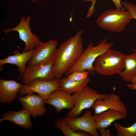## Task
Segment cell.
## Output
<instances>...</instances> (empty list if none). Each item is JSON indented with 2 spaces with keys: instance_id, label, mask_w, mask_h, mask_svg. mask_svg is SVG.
Here are the masks:
<instances>
[{
  "instance_id": "24",
  "label": "cell",
  "mask_w": 136,
  "mask_h": 136,
  "mask_svg": "<svg viewBox=\"0 0 136 136\" xmlns=\"http://www.w3.org/2000/svg\"><path fill=\"white\" fill-rule=\"evenodd\" d=\"M96 0H84L85 1L91 2L92 5L87 14V16L89 17L91 16L95 11L94 5Z\"/></svg>"
},
{
  "instance_id": "29",
  "label": "cell",
  "mask_w": 136,
  "mask_h": 136,
  "mask_svg": "<svg viewBox=\"0 0 136 136\" xmlns=\"http://www.w3.org/2000/svg\"><path fill=\"white\" fill-rule=\"evenodd\" d=\"M31 2L35 3L38 4L40 5V3H39L37 0H30Z\"/></svg>"
},
{
  "instance_id": "23",
  "label": "cell",
  "mask_w": 136,
  "mask_h": 136,
  "mask_svg": "<svg viewBox=\"0 0 136 136\" xmlns=\"http://www.w3.org/2000/svg\"><path fill=\"white\" fill-rule=\"evenodd\" d=\"M121 4L123 5L125 9L129 11L133 19L136 20V6L130 3H127L126 2L121 3Z\"/></svg>"
},
{
  "instance_id": "11",
  "label": "cell",
  "mask_w": 136,
  "mask_h": 136,
  "mask_svg": "<svg viewBox=\"0 0 136 136\" xmlns=\"http://www.w3.org/2000/svg\"><path fill=\"white\" fill-rule=\"evenodd\" d=\"M91 108L94 110V114L109 109L115 110L124 114H128L127 109L124 104L121 100L120 96L114 94H109L104 99H97Z\"/></svg>"
},
{
  "instance_id": "14",
  "label": "cell",
  "mask_w": 136,
  "mask_h": 136,
  "mask_svg": "<svg viewBox=\"0 0 136 136\" xmlns=\"http://www.w3.org/2000/svg\"><path fill=\"white\" fill-rule=\"evenodd\" d=\"M45 102L46 103L54 106L57 113L64 109H72L74 106L71 94L59 90L52 92Z\"/></svg>"
},
{
  "instance_id": "4",
  "label": "cell",
  "mask_w": 136,
  "mask_h": 136,
  "mask_svg": "<svg viewBox=\"0 0 136 136\" xmlns=\"http://www.w3.org/2000/svg\"><path fill=\"white\" fill-rule=\"evenodd\" d=\"M125 56L121 52L110 49L96 59L94 70L103 75L119 74L124 69Z\"/></svg>"
},
{
  "instance_id": "10",
  "label": "cell",
  "mask_w": 136,
  "mask_h": 136,
  "mask_svg": "<svg viewBox=\"0 0 136 136\" xmlns=\"http://www.w3.org/2000/svg\"><path fill=\"white\" fill-rule=\"evenodd\" d=\"M58 42L51 40L42 41L33 49L32 56L27 65L36 64H46L55 59Z\"/></svg>"
},
{
  "instance_id": "2",
  "label": "cell",
  "mask_w": 136,
  "mask_h": 136,
  "mask_svg": "<svg viewBox=\"0 0 136 136\" xmlns=\"http://www.w3.org/2000/svg\"><path fill=\"white\" fill-rule=\"evenodd\" d=\"M113 42H108L107 38L102 39L97 45L94 46L90 41L87 48L73 66L64 74L67 76L74 72L87 70L89 74H93L95 71L93 62L101 54L113 46Z\"/></svg>"
},
{
  "instance_id": "3",
  "label": "cell",
  "mask_w": 136,
  "mask_h": 136,
  "mask_svg": "<svg viewBox=\"0 0 136 136\" xmlns=\"http://www.w3.org/2000/svg\"><path fill=\"white\" fill-rule=\"evenodd\" d=\"M132 19L129 11H123L116 8L104 11L98 17L96 22L103 29L119 33L124 30Z\"/></svg>"
},
{
  "instance_id": "26",
  "label": "cell",
  "mask_w": 136,
  "mask_h": 136,
  "mask_svg": "<svg viewBox=\"0 0 136 136\" xmlns=\"http://www.w3.org/2000/svg\"><path fill=\"white\" fill-rule=\"evenodd\" d=\"M113 2L116 8L123 11H125V9L122 6L121 0H111Z\"/></svg>"
},
{
  "instance_id": "7",
  "label": "cell",
  "mask_w": 136,
  "mask_h": 136,
  "mask_svg": "<svg viewBox=\"0 0 136 136\" xmlns=\"http://www.w3.org/2000/svg\"><path fill=\"white\" fill-rule=\"evenodd\" d=\"M31 17L28 16L21 17L20 22L16 26L12 28L3 30L6 35L12 31H17L20 39L25 43L24 51L34 49L42 41L39 38L32 32L30 27Z\"/></svg>"
},
{
  "instance_id": "30",
  "label": "cell",
  "mask_w": 136,
  "mask_h": 136,
  "mask_svg": "<svg viewBox=\"0 0 136 136\" xmlns=\"http://www.w3.org/2000/svg\"><path fill=\"white\" fill-rule=\"evenodd\" d=\"M131 49L133 52H136V49H134L133 48H131Z\"/></svg>"
},
{
  "instance_id": "27",
  "label": "cell",
  "mask_w": 136,
  "mask_h": 136,
  "mask_svg": "<svg viewBox=\"0 0 136 136\" xmlns=\"http://www.w3.org/2000/svg\"><path fill=\"white\" fill-rule=\"evenodd\" d=\"M126 85L131 90H136V84L129 83L126 84Z\"/></svg>"
},
{
  "instance_id": "16",
  "label": "cell",
  "mask_w": 136,
  "mask_h": 136,
  "mask_svg": "<svg viewBox=\"0 0 136 136\" xmlns=\"http://www.w3.org/2000/svg\"><path fill=\"white\" fill-rule=\"evenodd\" d=\"M31 115L29 111L23 108L18 111H9L3 113L0 122L9 121L24 129H29L33 125L30 119Z\"/></svg>"
},
{
  "instance_id": "6",
  "label": "cell",
  "mask_w": 136,
  "mask_h": 136,
  "mask_svg": "<svg viewBox=\"0 0 136 136\" xmlns=\"http://www.w3.org/2000/svg\"><path fill=\"white\" fill-rule=\"evenodd\" d=\"M59 79L55 78L48 81L35 80L27 84H23L18 95L21 97L26 94L36 93L45 101L52 92L59 90Z\"/></svg>"
},
{
  "instance_id": "13",
  "label": "cell",
  "mask_w": 136,
  "mask_h": 136,
  "mask_svg": "<svg viewBox=\"0 0 136 136\" xmlns=\"http://www.w3.org/2000/svg\"><path fill=\"white\" fill-rule=\"evenodd\" d=\"M23 85L13 80H0V103L11 104L16 99Z\"/></svg>"
},
{
  "instance_id": "22",
  "label": "cell",
  "mask_w": 136,
  "mask_h": 136,
  "mask_svg": "<svg viewBox=\"0 0 136 136\" xmlns=\"http://www.w3.org/2000/svg\"><path fill=\"white\" fill-rule=\"evenodd\" d=\"M89 73L87 71H76L70 74L67 76L70 79L77 81H80L88 78Z\"/></svg>"
},
{
  "instance_id": "17",
  "label": "cell",
  "mask_w": 136,
  "mask_h": 136,
  "mask_svg": "<svg viewBox=\"0 0 136 136\" xmlns=\"http://www.w3.org/2000/svg\"><path fill=\"white\" fill-rule=\"evenodd\" d=\"M128 115L116 110L109 109L93 115L97 129L107 128L117 120L125 119Z\"/></svg>"
},
{
  "instance_id": "8",
  "label": "cell",
  "mask_w": 136,
  "mask_h": 136,
  "mask_svg": "<svg viewBox=\"0 0 136 136\" xmlns=\"http://www.w3.org/2000/svg\"><path fill=\"white\" fill-rule=\"evenodd\" d=\"M55 59L46 64L27 65L22 76L21 83L26 84L35 80L48 81L55 78L53 70Z\"/></svg>"
},
{
  "instance_id": "9",
  "label": "cell",
  "mask_w": 136,
  "mask_h": 136,
  "mask_svg": "<svg viewBox=\"0 0 136 136\" xmlns=\"http://www.w3.org/2000/svg\"><path fill=\"white\" fill-rule=\"evenodd\" d=\"M62 119L74 131H82L92 136H99L95 121L91 111L88 110L82 116L68 117Z\"/></svg>"
},
{
  "instance_id": "12",
  "label": "cell",
  "mask_w": 136,
  "mask_h": 136,
  "mask_svg": "<svg viewBox=\"0 0 136 136\" xmlns=\"http://www.w3.org/2000/svg\"><path fill=\"white\" fill-rule=\"evenodd\" d=\"M24 96H19L18 99L23 108L27 110L34 118L43 116L47 112L45 101L39 95L33 93L27 94Z\"/></svg>"
},
{
  "instance_id": "21",
  "label": "cell",
  "mask_w": 136,
  "mask_h": 136,
  "mask_svg": "<svg viewBox=\"0 0 136 136\" xmlns=\"http://www.w3.org/2000/svg\"><path fill=\"white\" fill-rule=\"evenodd\" d=\"M114 125L117 136H136V122L128 127L123 126L117 122H114Z\"/></svg>"
},
{
  "instance_id": "18",
  "label": "cell",
  "mask_w": 136,
  "mask_h": 136,
  "mask_svg": "<svg viewBox=\"0 0 136 136\" xmlns=\"http://www.w3.org/2000/svg\"><path fill=\"white\" fill-rule=\"evenodd\" d=\"M124 70L119 74L123 80L127 82H131L136 75V52L125 55Z\"/></svg>"
},
{
  "instance_id": "5",
  "label": "cell",
  "mask_w": 136,
  "mask_h": 136,
  "mask_svg": "<svg viewBox=\"0 0 136 136\" xmlns=\"http://www.w3.org/2000/svg\"><path fill=\"white\" fill-rule=\"evenodd\" d=\"M109 95L99 93L87 85L81 90L72 94L74 106L66 115L68 117L79 116L84 110L91 107L96 100L104 99Z\"/></svg>"
},
{
  "instance_id": "1",
  "label": "cell",
  "mask_w": 136,
  "mask_h": 136,
  "mask_svg": "<svg viewBox=\"0 0 136 136\" xmlns=\"http://www.w3.org/2000/svg\"><path fill=\"white\" fill-rule=\"evenodd\" d=\"M82 30L62 43L57 49L53 65L55 78L60 79L79 58L83 52Z\"/></svg>"
},
{
  "instance_id": "28",
  "label": "cell",
  "mask_w": 136,
  "mask_h": 136,
  "mask_svg": "<svg viewBox=\"0 0 136 136\" xmlns=\"http://www.w3.org/2000/svg\"><path fill=\"white\" fill-rule=\"evenodd\" d=\"M131 83L133 84H136V75L131 81Z\"/></svg>"
},
{
  "instance_id": "20",
  "label": "cell",
  "mask_w": 136,
  "mask_h": 136,
  "mask_svg": "<svg viewBox=\"0 0 136 136\" xmlns=\"http://www.w3.org/2000/svg\"><path fill=\"white\" fill-rule=\"evenodd\" d=\"M55 126L60 129L65 136H90L89 134L81 131H76L69 127L61 119H57L55 121Z\"/></svg>"
},
{
  "instance_id": "15",
  "label": "cell",
  "mask_w": 136,
  "mask_h": 136,
  "mask_svg": "<svg viewBox=\"0 0 136 136\" xmlns=\"http://www.w3.org/2000/svg\"><path fill=\"white\" fill-rule=\"evenodd\" d=\"M33 51V49L26 51H23L21 53L18 50H15L13 51L14 55H9L7 57L0 60V65L10 64L17 66L20 73L18 79H20L21 78L27 68L26 64L29 61Z\"/></svg>"
},
{
  "instance_id": "19",
  "label": "cell",
  "mask_w": 136,
  "mask_h": 136,
  "mask_svg": "<svg viewBox=\"0 0 136 136\" xmlns=\"http://www.w3.org/2000/svg\"><path fill=\"white\" fill-rule=\"evenodd\" d=\"M90 81V78H88L80 81H75L66 76L59 79V90L73 94L82 90Z\"/></svg>"
},
{
  "instance_id": "25",
  "label": "cell",
  "mask_w": 136,
  "mask_h": 136,
  "mask_svg": "<svg viewBox=\"0 0 136 136\" xmlns=\"http://www.w3.org/2000/svg\"><path fill=\"white\" fill-rule=\"evenodd\" d=\"M106 128H102L98 129L101 136H111V133L110 131L106 129Z\"/></svg>"
}]
</instances>
